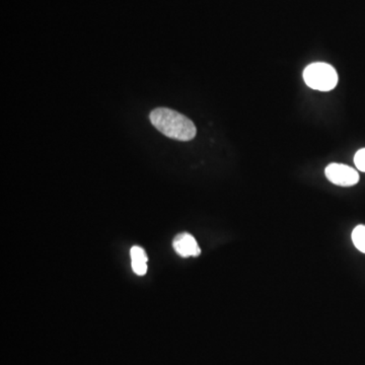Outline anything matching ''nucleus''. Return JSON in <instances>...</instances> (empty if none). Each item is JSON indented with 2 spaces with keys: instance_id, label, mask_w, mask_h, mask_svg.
Wrapping results in <instances>:
<instances>
[{
  "instance_id": "f257e3e1",
  "label": "nucleus",
  "mask_w": 365,
  "mask_h": 365,
  "mask_svg": "<svg viewBox=\"0 0 365 365\" xmlns=\"http://www.w3.org/2000/svg\"><path fill=\"white\" fill-rule=\"evenodd\" d=\"M150 119L157 130L170 139L190 141L195 138V124L188 117L169 108H157L150 112Z\"/></svg>"
},
{
  "instance_id": "f03ea898",
  "label": "nucleus",
  "mask_w": 365,
  "mask_h": 365,
  "mask_svg": "<svg viewBox=\"0 0 365 365\" xmlns=\"http://www.w3.org/2000/svg\"><path fill=\"white\" fill-rule=\"evenodd\" d=\"M304 83L313 90L330 91L338 85V73L332 66L324 62L309 64L304 71Z\"/></svg>"
},
{
  "instance_id": "7ed1b4c3",
  "label": "nucleus",
  "mask_w": 365,
  "mask_h": 365,
  "mask_svg": "<svg viewBox=\"0 0 365 365\" xmlns=\"http://www.w3.org/2000/svg\"><path fill=\"white\" fill-rule=\"evenodd\" d=\"M325 175L329 181L337 186L351 187L359 182V172L342 163H331L326 168Z\"/></svg>"
},
{
  "instance_id": "20e7f679",
  "label": "nucleus",
  "mask_w": 365,
  "mask_h": 365,
  "mask_svg": "<svg viewBox=\"0 0 365 365\" xmlns=\"http://www.w3.org/2000/svg\"><path fill=\"white\" fill-rule=\"evenodd\" d=\"M173 248L182 258L198 257L201 255V249L193 235L182 232L178 235L173 242Z\"/></svg>"
},
{
  "instance_id": "39448f33",
  "label": "nucleus",
  "mask_w": 365,
  "mask_h": 365,
  "mask_svg": "<svg viewBox=\"0 0 365 365\" xmlns=\"http://www.w3.org/2000/svg\"><path fill=\"white\" fill-rule=\"evenodd\" d=\"M131 266L133 272L138 276L145 275L148 272V255L141 247H132L130 251Z\"/></svg>"
},
{
  "instance_id": "423d86ee",
  "label": "nucleus",
  "mask_w": 365,
  "mask_h": 365,
  "mask_svg": "<svg viewBox=\"0 0 365 365\" xmlns=\"http://www.w3.org/2000/svg\"><path fill=\"white\" fill-rule=\"evenodd\" d=\"M352 242L355 248L365 254V225H359L353 230Z\"/></svg>"
},
{
  "instance_id": "0eeeda50",
  "label": "nucleus",
  "mask_w": 365,
  "mask_h": 365,
  "mask_svg": "<svg viewBox=\"0 0 365 365\" xmlns=\"http://www.w3.org/2000/svg\"><path fill=\"white\" fill-rule=\"evenodd\" d=\"M354 163L357 170L365 173V148L357 151L354 157Z\"/></svg>"
}]
</instances>
